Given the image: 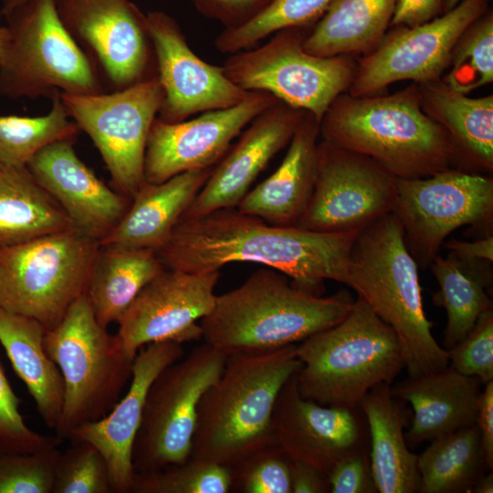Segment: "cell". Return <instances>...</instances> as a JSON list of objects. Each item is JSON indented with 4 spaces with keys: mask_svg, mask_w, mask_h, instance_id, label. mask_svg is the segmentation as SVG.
I'll return each mask as SVG.
<instances>
[{
    "mask_svg": "<svg viewBox=\"0 0 493 493\" xmlns=\"http://www.w3.org/2000/svg\"><path fill=\"white\" fill-rule=\"evenodd\" d=\"M100 246L77 228L0 246V308L54 328L87 292Z\"/></svg>",
    "mask_w": 493,
    "mask_h": 493,
    "instance_id": "cell-9",
    "label": "cell"
},
{
    "mask_svg": "<svg viewBox=\"0 0 493 493\" xmlns=\"http://www.w3.org/2000/svg\"><path fill=\"white\" fill-rule=\"evenodd\" d=\"M443 246L461 260L485 262L493 260V236L489 235L476 241L452 239L444 242Z\"/></svg>",
    "mask_w": 493,
    "mask_h": 493,
    "instance_id": "cell-49",
    "label": "cell"
},
{
    "mask_svg": "<svg viewBox=\"0 0 493 493\" xmlns=\"http://www.w3.org/2000/svg\"><path fill=\"white\" fill-rule=\"evenodd\" d=\"M146 22L163 91L160 119L182 121L196 113L233 107L249 96L251 91L234 84L222 67L193 52L173 17L152 11L146 15Z\"/></svg>",
    "mask_w": 493,
    "mask_h": 493,
    "instance_id": "cell-19",
    "label": "cell"
},
{
    "mask_svg": "<svg viewBox=\"0 0 493 493\" xmlns=\"http://www.w3.org/2000/svg\"><path fill=\"white\" fill-rule=\"evenodd\" d=\"M60 96L100 153L116 190L131 200L144 183L148 136L163 99L157 76L121 90Z\"/></svg>",
    "mask_w": 493,
    "mask_h": 493,
    "instance_id": "cell-12",
    "label": "cell"
},
{
    "mask_svg": "<svg viewBox=\"0 0 493 493\" xmlns=\"http://www.w3.org/2000/svg\"><path fill=\"white\" fill-rule=\"evenodd\" d=\"M301 366L297 344L227 355L222 374L198 404L190 457L228 467L276 443L275 404Z\"/></svg>",
    "mask_w": 493,
    "mask_h": 493,
    "instance_id": "cell-4",
    "label": "cell"
},
{
    "mask_svg": "<svg viewBox=\"0 0 493 493\" xmlns=\"http://www.w3.org/2000/svg\"><path fill=\"white\" fill-rule=\"evenodd\" d=\"M219 271L191 273L163 268L137 295L119 320L115 337L134 360L152 342L202 339L200 320L214 307Z\"/></svg>",
    "mask_w": 493,
    "mask_h": 493,
    "instance_id": "cell-17",
    "label": "cell"
},
{
    "mask_svg": "<svg viewBox=\"0 0 493 493\" xmlns=\"http://www.w3.org/2000/svg\"><path fill=\"white\" fill-rule=\"evenodd\" d=\"M228 467L189 457L164 468L135 473L132 493H227Z\"/></svg>",
    "mask_w": 493,
    "mask_h": 493,
    "instance_id": "cell-38",
    "label": "cell"
},
{
    "mask_svg": "<svg viewBox=\"0 0 493 493\" xmlns=\"http://www.w3.org/2000/svg\"><path fill=\"white\" fill-rule=\"evenodd\" d=\"M72 442L58 457L52 493H114L110 470L100 451L86 441Z\"/></svg>",
    "mask_w": 493,
    "mask_h": 493,
    "instance_id": "cell-40",
    "label": "cell"
},
{
    "mask_svg": "<svg viewBox=\"0 0 493 493\" xmlns=\"http://www.w3.org/2000/svg\"><path fill=\"white\" fill-rule=\"evenodd\" d=\"M44 347L64 382L56 435L68 439L74 429L103 418L115 406L131 381L133 360L98 322L86 293L46 330Z\"/></svg>",
    "mask_w": 493,
    "mask_h": 493,
    "instance_id": "cell-7",
    "label": "cell"
},
{
    "mask_svg": "<svg viewBox=\"0 0 493 493\" xmlns=\"http://www.w3.org/2000/svg\"><path fill=\"white\" fill-rule=\"evenodd\" d=\"M444 0H397L393 26H415L443 14Z\"/></svg>",
    "mask_w": 493,
    "mask_h": 493,
    "instance_id": "cell-46",
    "label": "cell"
},
{
    "mask_svg": "<svg viewBox=\"0 0 493 493\" xmlns=\"http://www.w3.org/2000/svg\"><path fill=\"white\" fill-rule=\"evenodd\" d=\"M317 173L308 205L295 226L358 232L393 212L397 177L370 157L318 142Z\"/></svg>",
    "mask_w": 493,
    "mask_h": 493,
    "instance_id": "cell-14",
    "label": "cell"
},
{
    "mask_svg": "<svg viewBox=\"0 0 493 493\" xmlns=\"http://www.w3.org/2000/svg\"><path fill=\"white\" fill-rule=\"evenodd\" d=\"M418 469L421 493L470 492L488 469L477 424L432 440L418 456Z\"/></svg>",
    "mask_w": 493,
    "mask_h": 493,
    "instance_id": "cell-34",
    "label": "cell"
},
{
    "mask_svg": "<svg viewBox=\"0 0 493 493\" xmlns=\"http://www.w3.org/2000/svg\"><path fill=\"white\" fill-rule=\"evenodd\" d=\"M444 82L467 95L493 80V12L488 9L463 32L451 54Z\"/></svg>",
    "mask_w": 493,
    "mask_h": 493,
    "instance_id": "cell-37",
    "label": "cell"
},
{
    "mask_svg": "<svg viewBox=\"0 0 493 493\" xmlns=\"http://www.w3.org/2000/svg\"><path fill=\"white\" fill-rule=\"evenodd\" d=\"M397 0H333L303 40L320 57L369 53L387 33Z\"/></svg>",
    "mask_w": 493,
    "mask_h": 493,
    "instance_id": "cell-32",
    "label": "cell"
},
{
    "mask_svg": "<svg viewBox=\"0 0 493 493\" xmlns=\"http://www.w3.org/2000/svg\"><path fill=\"white\" fill-rule=\"evenodd\" d=\"M20 404L0 362V450L36 453L58 447L63 439L28 427L19 412Z\"/></svg>",
    "mask_w": 493,
    "mask_h": 493,
    "instance_id": "cell-42",
    "label": "cell"
},
{
    "mask_svg": "<svg viewBox=\"0 0 493 493\" xmlns=\"http://www.w3.org/2000/svg\"><path fill=\"white\" fill-rule=\"evenodd\" d=\"M9 39V32L6 26H0V61L3 58Z\"/></svg>",
    "mask_w": 493,
    "mask_h": 493,
    "instance_id": "cell-52",
    "label": "cell"
},
{
    "mask_svg": "<svg viewBox=\"0 0 493 493\" xmlns=\"http://www.w3.org/2000/svg\"><path fill=\"white\" fill-rule=\"evenodd\" d=\"M359 411L304 398L295 373L275 404V442L290 460L309 464L328 477L342 458L364 450L365 426Z\"/></svg>",
    "mask_w": 493,
    "mask_h": 493,
    "instance_id": "cell-20",
    "label": "cell"
},
{
    "mask_svg": "<svg viewBox=\"0 0 493 493\" xmlns=\"http://www.w3.org/2000/svg\"><path fill=\"white\" fill-rule=\"evenodd\" d=\"M320 122L304 111L277 170L250 189L236 208L277 226H296L311 196L318 160Z\"/></svg>",
    "mask_w": 493,
    "mask_h": 493,
    "instance_id": "cell-25",
    "label": "cell"
},
{
    "mask_svg": "<svg viewBox=\"0 0 493 493\" xmlns=\"http://www.w3.org/2000/svg\"><path fill=\"white\" fill-rule=\"evenodd\" d=\"M184 355L183 343L163 341L142 347L132 364L126 393L103 418L74 429L68 439L86 441L103 455L114 493L132 492V448L149 388L158 374Z\"/></svg>",
    "mask_w": 493,
    "mask_h": 493,
    "instance_id": "cell-22",
    "label": "cell"
},
{
    "mask_svg": "<svg viewBox=\"0 0 493 493\" xmlns=\"http://www.w3.org/2000/svg\"><path fill=\"white\" fill-rule=\"evenodd\" d=\"M449 366L482 384L493 381V309L477 319L471 330L448 350Z\"/></svg>",
    "mask_w": 493,
    "mask_h": 493,
    "instance_id": "cell-43",
    "label": "cell"
},
{
    "mask_svg": "<svg viewBox=\"0 0 493 493\" xmlns=\"http://www.w3.org/2000/svg\"><path fill=\"white\" fill-rule=\"evenodd\" d=\"M392 213L417 265L426 267L456 228L491 226L493 180L453 168L423 178H397Z\"/></svg>",
    "mask_w": 493,
    "mask_h": 493,
    "instance_id": "cell-13",
    "label": "cell"
},
{
    "mask_svg": "<svg viewBox=\"0 0 493 493\" xmlns=\"http://www.w3.org/2000/svg\"><path fill=\"white\" fill-rule=\"evenodd\" d=\"M58 447L20 453L0 450V493H52Z\"/></svg>",
    "mask_w": 493,
    "mask_h": 493,
    "instance_id": "cell-41",
    "label": "cell"
},
{
    "mask_svg": "<svg viewBox=\"0 0 493 493\" xmlns=\"http://www.w3.org/2000/svg\"><path fill=\"white\" fill-rule=\"evenodd\" d=\"M481 385L477 377L463 375L448 365L391 387L394 397L412 405L414 414L405 434L408 446L475 425Z\"/></svg>",
    "mask_w": 493,
    "mask_h": 493,
    "instance_id": "cell-24",
    "label": "cell"
},
{
    "mask_svg": "<svg viewBox=\"0 0 493 493\" xmlns=\"http://www.w3.org/2000/svg\"><path fill=\"white\" fill-rule=\"evenodd\" d=\"M76 228L26 165L0 163V246Z\"/></svg>",
    "mask_w": 493,
    "mask_h": 493,
    "instance_id": "cell-31",
    "label": "cell"
},
{
    "mask_svg": "<svg viewBox=\"0 0 493 493\" xmlns=\"http://www.w3.org/2000/svg\"><path fill=\"white\" fill-rule=\"evenodd\" d=\"M46 330L38 320L0 308V343L45 425L56 430L62 413L64 382L45 350Z\"/></svg>",
    "mask_w": 493,
    "mask_h": 493,
    "instance_id": "cell-29",
    "label": "cell"
},
{
    "mask_svg": "<svg viewBox=\"0 0 493 493\" xmlns=\"http://www.w3.org/2000/svg\"><path fill=\"white\" fill-rule=\"evenodd\" d=\"M278 101L268 92L251 91L237 105L189 121L168 122L157 117L145 150L144 182L159 184L184 172L214 167L235 137Z\"/></svg>",
    "mask_w": 493,
    "mask_h": 493,
    "instance_id": "cell-18",
    "label": "cell"
},
{
    "mask_svg": "<svg viewBox=\"0 0 493 493\" xmlns=\"http://www.w3.org/2000/svg\"><path fill=\"white\" fill-rule=\"evenodd\" d=\"M205 14L221 20L226 28L242 25L271 0H194Z\"/></svg>",
    "mask_w": 493,
    "mask_h": 493,
    "instance_id": "cell-45",
    "label": "cell"
},
{
    "mask_svg": "<svg viewBox=\"0 0 493 493\" xmlns=\"http://www.w3.org/2000/svg\"><path fill=\"white\" fill-rule=\"evenodd\" d=\"M226 359L204 343L158 374L149 388L133 444L134 473L159 470L191 456L198 404L219 379Z\"/></svg>",
    "mask_w": 493,
    "mask_h": 493,
    "instance_id": "cell-11",
    "label": "cell"
},
{
    "mask_svg": "<svg viewBox=\"0 0 493 493\" xmlns=\"http://www.w3.org/2000/svg\"><path fill=\"white\" fill-rule=\"evenodd\" d=\"M74 142L63 140L44 147L26 166L74 226L100 242L120 223L131 200L96 176L78 156Z\"/></svg>",
    "mask_w": 493,
    "mask_h": 493,
    "instance_id": "cell-23",
    "label": "cell"
},
{
    "mask_svg": "<svg viewBox=\"0 0 493 493\" xmlns=\"http://www.w3.org/2000/svg\"><path fill=\"white\" fill-rule=\"evenodd\" d=\"M213 168L184 172L159 184L144 182L120 223L100 243L158 250L169 239Z\"/></svg>",
    "mask_w": 493,
    "mask_h": 493,
    "instance_id": "cell-26",
    "label": "cell"
},
{
    "mask_svg": "<svg viewBox=\"0 0 493 493\" xmlns=\"http://www.w3.org/2000/svg\"><path fill=\"white\" fill-rule=\"evenodd\" d=\"M489 0H462L452 10L415 26H393L360 60L348 89L353 97L370 96L393 82L437 80L447 69L463 32L488 9Z\"/></svg>",
    "mask_w": 493,
    "mask_h": 493,
    "instance_id": "cell-16",
    "label": "cell"
},
{
    "mask_svg": "<svg viewBox=\"0 0 493 493\" xmlns=\"http://www.w3.org/2000/svg\"><path fill=\"white\" fill-rule=\"evenodd\" d=\"M357 233L277 226L227 207L181 219L155 252L165 268L191 273L219 271L233 262L259 263L321 295L325 280L346 284Z\"/></svg>",
    "mask_w": 493,
    "mask_h": 493,
    "instance_id": "cell-1",
    "label": "cell"
},
{
    "mask_svg": "<svg viewBox=\"0 0 493 493\" xmlns=\"http://www.w3.org/2000/svg\"><path fill=\"white\" fill-rule=\"evenodd\" d=\"M472 493H492L493 492V474L482 475L472 487Z\"/></svg>",
    "mask_w": 493,
    "mask_h": 493,
    "instance_id": "cell-50",
    "label": "cell"
},
{
    "mask_svg": "<svg viewBox=\"0 0 493 493\" xmlns=\"http://www.w3.org/2000/svg\"><path fill=\"white\" fill-rule=\"evenodd\" d=\"M292 493L330 492L328 477L313 466L291 460Z\"/></svg>",
    "mask_w": 493,
    "mask_h": 493,
    "instance_id": "cell-48",
    "label": "cell"
},
{
    "mask_svg": "<svg viewBox=\"0 0 493 493\" xmlns=\"http://www.w3.org/2000/svg\"><path fill=\"white\" fill-rule=\"evenodd\" d=\"M26 1L27 0H1L0 15L2 16H5Z\"/></svg>",
    "mask_w": 493,
    "mask_h": 493,
    "instance_id": "cell-51",
    "label": "cell"
},
{
    "mask_svg": "<svg viewBox=\"0 0 493 493\" xmlns=\"http://www.w3.org/2000/svg\"><path fill=\"white\" fill-rule=\"evenodd\" d=\"M462 0H444L443 2V14L452 10L456 7Z\"/></svg>",
    "mask_w": 493,
    "mask_h": 493,
    "instance_id": "cell-53",
    "label": "cell"
},
{
    "mask_svg": "<svg viewBox=\"0 0 493 493\" xmlns=\"http://www.w3.org/2000/svg\"><path fill=\"white\" fill-rule=\"evenodd\" d=\"M303 113L304 110L278 101L257 115L214 166L181 219H194L217 209L236 207L261 171L289 143Z\"/></svg>",
    "mask_w": 493,
    "mask_h": 493,
    "instance_id": "cell-21",
    "label": "cell"
},
{
    "mask_svg": "<svg viewBox=\"0 0 493 493\" xmlns=\"http://www.w3.org/2000/svg\"><path fill=\"white\" fill-rule=\"evenodd\" d=\"M307 27L276 33L266 44L231 56L223 70L246 91H264L320 122L333 100L348 90L356 70L349 56L320 57L306 52Z\"/></svg>",
    "mask_w": 493,
    "mask_h": 493,
    "instance_id": "cell-10",
    "label": "cell"
},
{
    "mask_svg": "<svg viewBox=\"0 0 493 493\" xmlns=\"http://www.w3.org/2000/svg\"><path fill=\"white\" fill-rule=\"evenodd\" d=\"M424 111L447 132L455 163L493 170V96L469 98L437 79L418 84Z\"/></svg>",
    "mask_w": 493,
    "mask_h": 493,
    "instance_id": "cell-28",
    "label": "cell"
},
{
    "mask_svg": "<svg viewBox=\"0 0 493 493\" xmlns=\"http://www.w3.org/2000/svg\"><path fill=\"white\" fill-rule=\"evenodd\" d=\"M484 385L476 424L480 435L484 460L487 467L491 470L493 467V381Z\"/></svg>",
    "mask_w": 493,
    "mask_h": 493,
    "instance_id": "cell-47",
    "label": "cell"
},
{
    "mask_svg": "<svg viewBox=\"0 0 493 493\" xmlns=\"http://www.w3.org/2000/svg\"><path fill=\"white\" fill-rule=\"evenodd\" d=\"M331 493H375L370 459L362 450L339 461L328 476Z\"/></svg>",
    "mask_w": 493,
    "mask_h": 493,
    "instance_id": "cell-44",
    "label": "cell"
},
{
    "mask_svg": "<svg viewBox=\"0 0 493 493\" xmlns=\"http://www.w3.org/2000/svg\"><path fill=\"white\" fill-rule=\"evenodd\" d=\"M480 262L484 261H465L449 253L446 257L437 255L429 265L440 288L433 301L447 313L443 342L446 351L471 330L483 312L492 308L487 292L492 284L491 273L480 270Z\"/></svg>",
    "mask_w": 493,
    "mask_h": 493,
    "instance_id": "cell-33",
    "label": "cell"
},
{
    "mask_svg": "<svg viewBox=\"0 0 493 493\" xmlns=\"http://www.w3.org/2000/svg\"><path fill=\"white\" fill-rule=\"evenodd\" d=\"M353 302L347 291L321 297L264 267L238 288L216 295L200 320L202 339L226 355L271 351L337 324Z\"/></svg>",
    "mask_w": 493,
    "mask_h": 493,
    "instance_id": "cell-2",
    "label": "cell"
},
{
    "mask_svg": "<svg viewBox=\"0 0 493 493\" xmlns=\"http://www.w3.org/2000/svg\"><path fill=\"white\" fill-rule=\"evenodd\" d=\"M43 116H0V163L26 165L44 147L58 141H75L80 130L69 117L60 93Z\"/></svg>",
    "mask_w": 493,
    "mask_h": 493,
    "instance_id": "cell-35",
    "label": "cell"
},
{
    "mask_svg": "<svg viewBox=\"0 0 493 493\" xmlns=\"http://www.w3.org/2000/svg\"><path fill=\"white\" fill-rule=\"evenodd\" d=\"M370 433V467L377 492H419L418 456L412 453L404 435L406 423L400 400L391 384L374 386L361 405Z\"/></svg>",
    "mask_w": 493,
    "mask_h": 493,
    "instance_id": "cell-27",
    "label": "cell"
},
{
    "mask_svg": "<svg viewBox=\"0 0 493 493\" xmlns=\"http://www.w3.org/2000/svg\"><path fill=\"white\" fill-rule=\"evenodd\" d=\"M9 39L0 61V97L52 99L106 91L90 59L69 35L55 0H27L4 16Z\"/></svg>",
    "mask_w": 493,
    "mask_h": 493,
    "instance_id": "cell-8",
    "label": "cell"
},
{
    "mask_svg": "<svg viewBox=\"0 0 493 493\" xmlns=\"http://www.w3.org/2000/svg\"><path fill=\"white\" fill-rule=\"evenodd\" d=\"M64 27L104 86L121 90L156 76L146 16L130 0H55Z\"/></svg>",
    "mask_w": 493,
    "mask_h": 493,
    "instance_id": "cell-15",
    "label": "cell"
},
{
    "mask_svg": "<svg viewBox=\"0 0 493 493\" xmlns=\"http://www.w3.org/2000/svg\"><path fill=\"white\" fill-rule=\"evenodd\" d=\"M152 249L100 244L87 288L98 322L118 323L141 290L163 269Z\"/></svg>",
    "mask_w": 493,
    "mask_h": 493,
    "instance_id": "cell-30",
    "label": "cell"
},
{
    "mask_svg": "<svg viewBox=\"0 0 493 493\" xmlns=\"http://www.w3.org/2000/svg\"><path fill=\"white\" fill-rule=\"evenodd\" d=\"M345 285L396 332L409 377L449 365L448 351L434 338L424 309L418 265L393 213L358 231Z\"/></svg>",
    "mask_w": 493,
    "mask_h": 493,
    "instance_id": "cell-5",
    "label": "cell"
},
{
    "mask_svg": "<svg viewBox=\"0 0 493 493\" xmlns=\"http://www.w3.org/2000/svg\"><path fill=\"white\" fill-rule=\"evenodd\" d=\"M319 129L323 141L372 158L397 178L427 177L455 163L450 138L424 111L416 83L386 96L342 93Z\"/></svg>",
    "mask_w": 493,
    "mask_h": 493,
    "instance_id": "cell-3",
    "label": "cell"
},
{
    "mask_svg": "<svg viewBox=\"0 0 493 493\" xmlns=\"http://www.w3.org/2000/svg\"><path fill=\"white\" fill-rule=\"evenodd\" d=\"M228 468L230 492L292 493L291 460L277 443L250 453Z\"/></svg>",
    "mask_w": 493,
    "mask_h": 493,
    "instance_id": "cell-39",
    "label": "cell"
},
{
    "mask_svg": "<svg viewBox=\"0 0 493 493\" xmlns=\"http://www.w3.org/2000/svg\"><path fill=\"white\" fill-rule=\"evenodd\" d=\"M301 395L321 405L360 408L377 384H391L405 367L396 332L358 297L337 324L297 344Z\"/></svg>",
    "mask_w": 493,
    "mask_h": 493,
    "instance_id": "cell-6",
    "label": "cell"
},
{
    "mask_svg": "<svg viewBox=\"0 0 493 493\" xmlns=\"http://www.w3.org/2000/svg\"><path fill=\"white\" fill-rule=\"evenodd\" d=\"M333 0H271L252 18L235 27L226 28L215 39L216 48L234 54L251 48L273 33L309 27L323 16Z\"/></svg>",
    "mask_w": 493,
    "mask_h": 493,
    "instance_id": "cell-36",
    "label": "cell"
}]
</instances>
